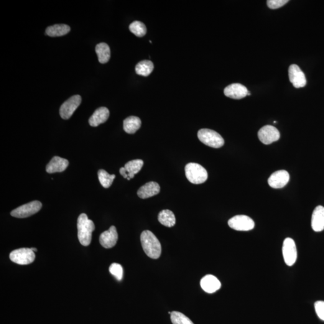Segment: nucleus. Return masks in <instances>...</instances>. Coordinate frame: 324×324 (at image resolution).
Segmentation results:
<instances>
[{
	"label": "nucleus",
	"mask_w": 324,
	"mask_h": 324,
	"mask_svg": "<svg viewBox=\"0 0 324 324\" xmlns=\"http://www.w3.org/2000/svg\"><path fill=\"white\" fill-rule=\"evenodd\" d=\"M141 241L145 254L152 259H158L162 253V246L159 239L152 232L143 231L141 235Z\"/></svg>",
	"instance_id": "f257e3e1"
},
{
	"label": "nucleus",
	"mask_w": 324,
	"mask_h": 324,
	"mask_svg": "<svg viewBox=\"0 0 324 324\" xmlns=\"http://www.w3.org/2000/svg\"><path fill=\"white\" fill-rule=\"evenodd\" d=\"M78 237L79 241L84 246L90 244L92 233L95 229L93 221L88 219L86 214H81L78 219Z\"/></svg>",
	"instance_id": "f03ea898"
},
{
	"label": "nucleus",
	"mask_w": 324,
	"mask_h": 324,
	"mask_svg": "<svg viewBox=\"0 0 324 324\" xmlns=\"http://www.w3.org/2000/svg\"><path fill=\"white\" fill-rule=\"evenodd\" d=\"M185 173L188 180L195 185L204 183L208 178V173L205 168L196 163L186 165Z\"/></svg>",
	"instance_id": "7ed1b4c3"
},
{
	"label": "nucleus",
	"mask_w": 324,
	"mask_h": 324,
	"mask_svg": "<svg viewBox=\"0 0 324 324\" xmlns=\"http://www.w3.org/2000/svg\"><path fill=\"white\" fill-rule=\"evenodd\" d=\"M198 139L203 144L214 149H219L224 144V139L220 134L213 130L203 129L198 133Z\"/></svg>",
	"instance_id": "20e7f679"
},
{
	"label": "nucleus",
	"mask_w": 324,
	"mask_h": 324,
	"mask_svg": "<svg viewBox=\"0 0 324 324\" xmlns=\"http://www.w3.org/2000/svg\"><path fill=\"white\" fill-rule=\"evenodd\" d=\"M10 259L12 262L19 265H28L34 262V252L29 248H20L12 251L10 254Z\"/></svg>",
	"instance_id": "39448f33"
},
{
	"label": "nucleus",
	"mask_w": 324,
	"mask_h": 324,
	"mask_svg": "<svg viewBox=\"0 0 324 324\" xmlns=\"http://www.w3.org/2000/svg\"><path fill=\"white\" fill-rule=\"evenodd\" d=\"M228 225L238 231H249L255 228L253 219L246 215H237L229 219Z\"/></svg>",
	"instance_id": "423d86ee"
},
{
	"label": "nucleus",
	"mask_w": 324,
	"mask_h": 324,
	"mask_svg": "<svg viewBox=\"0 0 324 324\" xmlns=\"http://www.w3.org/2000/svg\"><path fill=\"white\" fill-rule=\"evenodd\" d=\"M42 204L39 201H34L15 209L11 212V216L17 218H26L33 215L40 210Z\"/></svg>",
	"instance_id": "0eeeda50"
},
{
	"label": "nucleus",
	"mask_w": 324,
	"mask_h": 324,
	"mask_svg": "<svg viewBox=\"0 0 324 324\" xmlns=\"http://www.w3.org/2000/svg\"><path fill=\"white\" fill-rule=\"evenodd\" d=\"M282 254L284 261L288 266L291 267L297 259V250L294 239L287 238L282 247Z\"/></svg>",
	"instance_id": "6e6552de"
},
{
	"label": "nucleus",
	"mask_w": 324,
	"mask_h": 324,
	"mask_svg": "<svg viewBox=\"0 0 324 324\" xmlns=\"http://www.w3.org/2000/svg\"><path fill=\"white\" fill-rule=\"evenodd\" d=\"M81 101L82 98L80 95L71 97L66 101L60 107V114L61 118L64 119H69L76 109L80 106Z\"/></svg>",
	"instance_id": "1a4fd4ad"
},
{
	"label": "nucleus",
	"mask_w": 324,
	"mask_h": 324,
	"mask_svg": "<svg viewBox=\"0 0 324 324\" xmlns=\"http://www.w3.org/2000/svg\"><path fill=\"white\" fill-rule=\"evenodd\" d=\"M257 135L260 141L265 145L271 144L278 141L280 136L279 131L275 127L270 125L262 127Z\"/></svg>",
	"instance_id": "9d476101"
},
{
	"label": "nucleus",
	"mask_w": 324,
	"mask_h": 324,
	"mask_svg": "<svg viewBox=\"0 0 324 324\" xmlns=\"http://www.w3.org/2000/svg\"><path fill=\"white\" fill-rule=\"evenodd\" d=\"M288 73L290 82L295 88H303L306 86L307 81L305 73L297 65H290Z\"/></svg>",
	"instance_id": "9b49d317"
},
{
	"label": "nucleus",
	"mask_w": 324,
	"mask_h": 324,
	"mask_svg": "<svg viewBox=\"0 0 324 324\" xmlns=\"http://www.w3.org/2000/svg\"><path fill=\"white\" fill-rule=\"evenodd\" d=\"M144 165V162L141 159L131 160L119 170V173L124 178L130 180L134 178L135 175L138 173Z\"/></svg>",
	"instance_id": "f8f14e48"
},
{
	"label": "nucleus",
	"mask_w": 324,
	"mask_h": 324,
	"mask_svg": "<svg viewBox=\"0 0 324 324\" xmlns=\"http://www.w3.org/2000/svg\"><path fill=\"white\" fill-rule=\"evenodd\" d=\"M290 178L289 173L287 171L280 170L272 173L268 180V183L272 188H281L287 185Z\"/></svg>",
	"instance_id": "ddd939ff"
},
{
	"label": "nucleus",
	"mask_w": 324,
	"mask_h": 324,
	"mask_svg": "<svg viewBox=\"0 0 324 324\" xmlns=\"http://www.w3.org/2000/svg\"><path fill=\"white\" fill-rule=\"evenodd\" d=\"M118 238V233L116 227L112 226L108 231L101 234L99 241L104 248L110 249L116 246Z\"/></svg>",
	"instance_id": "4468645a"
},
{
	"label": "nucleus",
	"mask_w": 324,
	"mask_h": 324,
	"mask_svg": "<svg viewBox=\"0 0 324 324\" xmlns=\"http://www.w3.org/2000/svg\"><path fill=\"white\" fill-rule=\"evenodd\" d=\"M248 90L241 84H232L226 86L224 90V94L228 98L233 99H241L247 96Z\"/></svg>",
	"instance_id": "2eb2a0df"
},
{
	"label": "nucleus",
	"mask_w": 324,
	"mask_h": 324,
	"mask_svg": "<svg viewBox=\"0 0 324 324\" xmlns=\"http://www.w3.org/2000/svg\"><path fill=\"white\" fill-rule=\"evenodd\" d=\"M201 287L204 291L212 294L220 290L221 283L214 275L208 274L204 276L201 280Z\"/></svg>",
	"instance_id": "dca6fc26"
},
{
	"label": "nucleus",
	"mask_w": 324,
	"mask_h": 324,
	"mask_svg": "<svg viewBox=\"0 0 324 324\" xmlns=\"http://www.w3.org/2000/svg\"><path fill=\"white\" fill-rule=\"evenodd\" d=\"M311 225L313 230L315 232H321L324 229V207L319 205L313 211Z\"/></svg>",
	"instance_id": "f3484780"
},
{
	"label": "nucleus",
	"mask_w": 324,
	"mask_h": 324,
	"mask_svg": "<svg viewBox=\"0 0 324 324\" xmlns=\"http://www.w3.org/2000/svg\"><path fill=\"white\" fill-rule=\"evenodd\" d=\"M160 188L159 184L151 182L145 184L137 190V195L140 198L147 199L159 194Z\"/></svg>",
	"instance_id": "a211bd4d"
},
{
	"label": "nucleus",
	"mask_w": 324,
	"mask_h": 324,
	"mask_svg": "<svg viewBox=\"0 0 324 324\" xmlns=\"http://www.w3.org/2000/svg\"><path fill=\"white\" fill-rule=\"evenodd\" d=\"M68 166L67 159L58 156L53 157L46 168L47 172L50 173L61 172L66 170Z\"/></svg>",
	"instance_id": "6ab92c4d"
},
{
	"label": "nucleus",
	"mask_w": 324,
	"mask_h": 324,
	"mask_svg": "<svg viewBox=\"0 0 324 324\" xmlns=\"http://www.w3.org/2000/svg\"><path fill=\"white\" fill-rule=\"evenodd\" d=\"M109 117V111L105 107H101L97 109L89 119V124L92 127H97L104 123Z\"/></svg>",
	"instance_id": "aec40b11"
},
{
	"label": "nucleus",
	"mask_w": 324,
	"mask_h": 324,
	"mask_svg": "<svg viewBox=\"0 0 324 324\" xmlns=\"http://www.w3.org/2000/svg\"><path fill=\"white\" fill-rule=\"evenodd\" d=\"M141 126V121L138 117L131 116L127 117L123 122L124 131L129 134H134Z\"/></svg>",
	"instance_id": "412c9836"
},
{
	"label": "nucleus",
	"mask_w": 324,
	"mask_h": 324,
	"mask_svg": "<svg viewBox=\"0 0 324 324\" xmlns=\"http://www.w3.org/2000/svg\"><path fill=\"white\" fill-rule=\"evenodd\" d=\"M70 28L65 24H56L47 28L46 34L50 37H60L67 34L69 33Z\"/></svg>",
	"instance_id": "4be33fe9"
},
{
	"label": "nucleus",
	"mask_w": 324,
	"mask_h": 324,
	"mask_svg": "<svg viewBox=\"0 0 324 324\" xmlns=\"http://www.w3.org/2000/svg\"><path fill=\"white\" fill-rule=\"evenodd\" d=\"M96 52L98 55L99 62L102 64L108 62L111 57L110 48L105 43H101L97 45Z\"/></svg>",
	"instance_id": "5701e85b"
},
{
	"label": "nucleus",
	"mask_w": 324,
	"mask_h": 324,
	"mask_svg": "<svg viewBox=\"0 0 324 324\" xmlns=\"http://www.w3.org/2000/svg\"><path fill=\"white\" fill-rule=\"evenodd\" d=\"M158 220L163 226L171 228L175 225L176 219L174 214L169 210H164L160 211L158 216Z\"/></svg>",
	"instance_id": "b1692460"
},
{
	"label": "nucleus",
	"mask_w": 324,
	"mask_h": 324,
	"mask_svg": "<svg viewBox=\"0 0 324 324\" xmlns=\"http://www.w3.org/2000/svg\"><path fill=\"white\" fill-rule=\"evenodd\" d=\"M154 69V65L152 61L150 60H144L137 64L135 71L137 75L148 76L152 73Z\"/></svg>",
	"instance_id": "393cba45"
},
{
	"label": "nucleus",
	"mask_w": 324,
	"mask_h": 324,
	"mask_svg": "<svg viewBox=\"0 0 324 324\" xmlns=\"http://www.w3.org/2000/svg\"><path fill=\"white\" fill-rule=\"evenodd\" d=\"M98 178L99 182L103 188H109L113 183L116 175L109 174L106 171L101 170L98 171Z\"/></svg>",
	"instance_id": "a878e982"
},
{
	"label": "nucleus",
	"mask_w": 324,
	"mask_h": 324,
	"mask_svg": "<svg viewBox=\"0 0 324 324\" xmlns=\"http://www.w3.org/2000/svg\"><path fill=\"white\" fill-rule=\"evenodd\" d=\"M129 30L136 36L141 37L147 33V28L144 23L140 21L132 22L129 26Z\"/></svg>",
	"instance_id": "bb28decb"
},
{
	"label": "nucleus",
	"mask_w": 324,
	"mask_h": 324,
	"mask_svg": "<svg viewBox=\"0 0 324 324\" xmlns=\"http://www.w3.org/2000/svg\"><path fill=\"white\" fill-rule=\"evenodd\" d=\"M171 320L173 324H194L187 316L176 311L171 312Z\"/></svg>",
	"instance_id": "cd10ccee"
},
{
	"label": "nucleus",
	"mask_w": 324,
	"mask_h": 324,
	"mask_svg": "<svg viewBox=\"0 0 324 324\" xmlns=\"http://www.w3.org/2000/svg\"><path fill=\"white\" fill-rule=\"evenodd\" d=\"M109 272L116 278L117 280L120 281L123 276V269L120 264L113 263L109 267Z\"/></svg>",
	"instance_id": "c85d7f7f"
},
{
	"label": "nucleus",
	"mask_w": 324,
	"mask_h": 324,
	"mask_svg": "<svg viewBox=\"0 0 324 324\" xmlns=\"http://www.w3.org/2000/svg\"><path fill=\"white\" fill-rule=\"evenodd\" d=\"M288 2H289L288 0H269L267 1V6L271 9H279Z\"/></svg>",
	"instance_id": "c756f323"
},
{
	"label": "nucleus",
	"mask_w": 324,
	"mask_h": 324,
	"mask_svg": "<svg viewBox=\"0 0 324 324\" xmlns=\"http://www.w3.org/2000/svg\"><path fill=\"white\" fill-rule=\"evenodd\" d=\"M315 309L316 314L321 320L324 321V302L318 301L315 303Z\"/></svg>",
	"instance_id": "7c9ffc66"
},
{
	"label": "nucleus",
	"mask_w": 324,
	"mask_h": 324,
	"mask_svg": "<svg viewBox=\"0 0 324 324\" xmlns=\"http://www.w3.org/2000/svg\"><path fill=\"white\" fill-rule=\"evenodd\" d=\"M31 249H32V251L34 252L37 251V250L36 248H31Z\"/></svg>",
	"instance_id": "2f4dec72"
}]
</instances>
